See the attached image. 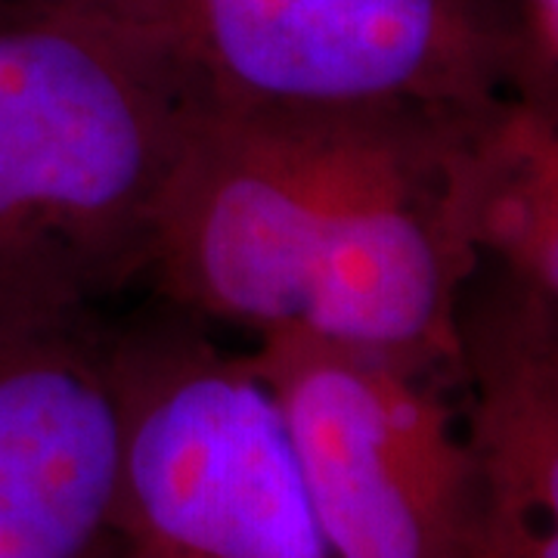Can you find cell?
Masks as SVG:
<instances>
[{"label": "cell", "instance_id": "obj_1", "mask_svg": "<svg viewBox=\"0 0 558 558\" xmlns=\"http://www.w3.org/2000/svg\"><path fill=\"white\" fill-rule=\"evenodd\" d=\"M487 119L208 106L143 279L199 323L301 326L457 381L459 301L484 258L472 161Z\"/></svg>", "mask_w": 558, "mask_h": 558}, {"label": "cell", "instance_id": "obj_2", "mask_svg": "<svg viewBox=\"0 0 558 558\" xmlns=\"http://www.w3.org/2000/svg\"><path fill=\"white\" fill-rule=\"evenodd\" d=\"M208 102L81 0H0V301L100 307L146 277Z\"/></svg>", "mask_w": 558, "mask_h": 558}, {"label": "cell", "instance_id": "obj_3", "mask_svg": "<svg viewBox=\"0 0 558 558\" xmlns=\"http://www.w3.org/2000/svg\"><path fill=\"white\" fill-rule=\"evenodd\" d=\"M208 106H407L487 119L546 72L506 0H81Z\"/></svg>", "mask_w": 558, "mask_h": 558}, {"label": "cell", "instance_id": "obj_4", "mask_svg": "<svg viewBox=\"0 0 558 558\" xmlns=\"http://www.w3.org/2000/svg\"><path fill=\"white\" fill-rule=\"evenodd\" d=\"M116 558H336L274 391L248 354L165 307L112 329Z\"/></svg>", "mask_w": 558, "mask_h": 558}, {"label": "cell", "instance_id": "obj_5", "mask_svg": "<svg viewBox=\"0 0 558 558\" xmlns=\"http://www.w3.org/2000/svg\"><path fill=\"white\" fill-rule=\"evenodd\" d=\"M336 558H450L469 531V457L444 376L301 326L255 336ZM457 385V381H453Z\"/></svg>", "mask_w": 558, "mask_h": 558}, {"label": "cell", "instance_id": "obj_6", "mask_svg": "<svg viewBox=\"0 0 558 558\" xmlns=\"http://www.w3.org/2000/svg\"><path fill=\"white\" fill-rule=\"evenodd\" d=\"M121 403L97 307L0 301V558L109 546Z\"/></svg>", "mask_w": 558, "mask_h": 558}, {"label": "cell", "instance_id": "obj_7", "mask_svg": "<svg viewBox=\"0 0 558 558\" xmlns=\"http://www.w3.org/2000/svg\"><path fill=\"white\" fill-rule=\"evenodd\" d=\"M459 428L478 558H558V311L481 258L459 301Z\"/></svg>", "mask_w": 558, "mask_h": 558}, {"label": "cell", "instance_id": "obj_8", "mask_svg": "<svg viewBox=\"0 0 558 558\" xmlns=\"http://www.w3.org/2000/svg\"><path fill=\"white\" fill-rule=\"evenodd\" d=\"M481 255L558 307V65L481 124L472 165Z\"/></svg>", "mask_w": 558, "mask_h": 558}, {"label": "cell", "instance_id": "obj_9", "mask_svg": "<svg viewBox=\"0 0 558 558\" xmlns=\"http://www.w3.org/2000/svg\"><path fill=\"white\" fill-rule=\"evenodd\" d=\"M527 22L534 28L539 50L558 65V0H527Z\"/></svg>", "mask_w": 558, "mask_h": 558}, {"label": "cell", "instance_id": "obj_10", "mask_svg": "<svg viewBox=\"0 0 558 558\" xmlns=\"http://www.w3.org/2000/svg\"><path fill=\"white\" fill-rule=\"evenodd\" d=\"M450 558H478V556H475V553L469 549V543H462V546H459L457 553H453V556H450Z\"/></svg>", "mask_w": 558, "mask_h": 558}, {"label": "cell", "instance_id": "obj_11", "mask_svg": "<svg viewBox=\"0 0 558 558\" xmlns=\"http://www.w3.org/2000/svg\"><path fill=\"white\" fill-rule=\"evenodd\" d=\"M556 311H558V307H556Z\"/></svg>", "mask_w": 558, "mask_h": 558}]
</instances>
